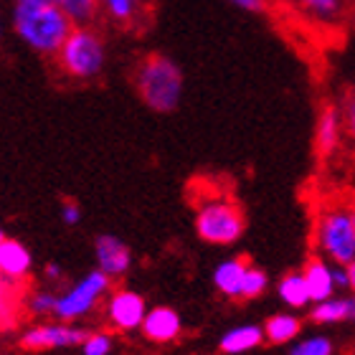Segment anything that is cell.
<instances>
[{
	"instance_id": "cell-1",
	"label": "cell",
	"mask_w": 355,
	"mask_h": 355,
	"mask_svg": "<svg viewBox=\"0 0 355 355\" xmlns=\"http://www.w3.org/2000/svg\"><path fill=\"white\" fill-rule=\"evenodd\" d=\"M71 28V21L53 3H15L13 8L15 36L41 56L53 59Z\"/></svg>"
},
{
	"instance_id": "cell-2",
	"label": "cell",
	"mask_w": 355,
	"mask_h": 355,
	"mask_svg": "<svg viewBox=\"0 0 355 355\" xmlns=\"http://www.w3.org/2000/svg\"><path fill=\"white\" fill-rule=\"evenodd\" d=\"M135 87L145 107L168 114L178 110L180 96H183V71L171 56L150 53L135 71Z\"/></svg>"
},
{
	"instance_id": "cell-3",
	"label": "cell",
	"mask_w": 355,
	"mask_h": 355,
	"mask_svg": "<svg viewBox=\"0 0 355 355\" xmlns=\"http://www.w3.org/2000/svg\"><path fill=\"white\" fill-rule=\"evenodd\" d=\"M53 59H56L61 71L71 79H79V82L96 79L102 74L104 61H107L102 33L94 26H74Z\"/></svg>"
},
{
	"instance_id": "cell-4",
	"label": "cell",
	"mask_w": 355,
	"mask_h": 355,
	"mask_svg": "<svg viewBox=\"0 0 355 355\" xmlns=\"http://www.w3.org/2000/svg\"><path fill=\"white\" fill-rule=\"evenodd\" d=\"M318 244L333 264H355V218L353 206L335 203L320 214Z\"/></svg>"
},
{
	"instance_id": "cell-5",
	"label": "cell",
	"mask_w": 355,
	"mask_h": 355,
	"mask_svg": "<svg viewBox=\"0 0 355 355\" xmlns=\"http://www.w3.org/2000/svg\"><path fill=\"white\" fill-rule=\"evenodd\" d=\"M246 221L241 208L229 198L206 200L196 214V231L200 241L214 246H231L244 236Z\"/></svg>"
},
{
	"instance_id": "cell-6",
	"label": "cell",
	"mask_w": 355,
	"mask_h": 355,
	"mask_svg": "<svg viewBox=\"0 0 355 355\" xmlns=\"http://www.w3.org/2000/svg\"><path fill=\"white\" fill-rule=\"evenodd\" d=\"M112 279L99 269H92L82 279L71 284L64 292H56V302H53V318L59 322H74L96 310V304L110 295Z\"/></svg>"
},
{
	"instance_id": "cell-7",
	"label": "cell",
	"mask_w": 355,
	"mask_h": 355,
	"mask_svg": "<svg viewBox=\"0 0 355 355\" xmlns=\"http://www.w3.org/2000/svg\"><path fill=\"white\" fill-rule=\"evenodd\" d=\"M89 330L74 322H46L33 325L21 335V348L26 350H61L79 348L87 340Z\"/></svg>"
},
{
	"instance_id": "cell-8",
	"label": "cell",
	"mask_w": 355,
	"mask_h": 355,
	"mask_svg": "<svg viewBox=\"0 0 355 355\" xmlns=\"http://www.w3.org/2000/svg\"><path fill=\"white\" fill-rule=\"evenodd\" d=\"M148 312V302L140 292L132 289H117L110 295L107 302V318L114 330H140V322Z\"/></svg>"
},
{
	"instance_id": "cell-9",
	"label": "cell",
	"mask_w": 355,
	"mask_h": 355,
	"mask_svg": "<svg viewBox=\"0 0 355 355\" xmlns=\"http://www.w3.org/2000/svg\"><path fill=\"white\" fill-rule=\"evenodd\" d=\"M94 257L96 269L107 274L110 279H119L132 269V249L112 234H99L94 239Z\"/></svg>"
},
{
	"instance_id": "cell-10",
	"label": "cell",
	"mask_w": 355,
	"mask_h": 355,
	"mask_svg": "<svg viewBox=\"0 0 355 355\" xmlns=\"http://www.w3.org/2000/svg\"><path fill=\"white\" fill-rule=\"evenodd\" d=\"M140 330L153 343H171L180 335L183 322H180V315L173 307H153V310L145 312Z\"/></svg>"
},
{
	"instance_id": "cell-11",
	"label": "cell",
	"mask_w": 355,
	"mask_h": 355,
	"mask_svg": "<svg viewBox=\"0 0 355 355\" xmlns=\"http://www.w3.org/2000/svg\"><path fill=\"white\" fill-rule=\"evenodd\" d=\"M31 266H33V257H31L28 246L15 241V239H6L0 244V279L3 282H21L23 277H28Z\"/></svg>"
},
{
	"instance_id": "cell-12",
	"label": "cell",
	"mask_w": 355,
	"mask_h": 355,
	"mask_svg": "<svg viewBox=\"0 0 355 355\" xmlns=\"http://www.w3.org/2000/svg\"><path fill=\"white\" fill-rule=\"evenodd\" d=\"M246 269H249V261H246L244 257H234V259L221 261L214 272L216 289H218L223 297H229V300L241 297V282H244Z\"/></svg>"
},
{
	"instance_id": "cell-13",
	"label": "cell",
	"mask_w": 355,
	"mask_h": 355,
	"mask_svg": "<svg viewBox=\"0 0 355 355\" xmlns=\"http://www.w3.org/2000/svg\"><path fill=\"white\" fill-rule=\"evenodd\" d=\"M261 343H264V330L259 325H236L221 335L218 348L226 355H241L259 348Z\"/></svg>"
},
{
	"instance_id": "cell-14",
	"label": "cell",
	"mask_w": 355,
	"mask_h": 355,
	"mask_svg": "<svg viewBox=\"0 0 355 355\" xmlns=\"http://www.w3.org/2000/svg\"><path fill=\"white\" fill-rule=\"evenodd\" d=\"M302 279H304V287H307L310 302H322V300L335 297V284H333V277H330V266L322 259H312L310 264L304 266Z\"/></svg>"
},
{
	"instance_id": "cell-15",
	"label": "cell",
	"mask_w": 355,
	"mask_h": 355,
	"mask_svg": "<svg viewBox=\"0 0 355 355\" xmlns=\"http://www.w3.org/2000/svg\"><path fill=\"white\" fill-rule=\"evenodd\" d=\"M340 110L338 107H325L318 119V132H315V145L322 157L333 155L340 145Z\"/></svg>"
},
{
	"instance_id": "cell-16",
	"label": "cell",
	"mask_w": 355,
	"mask_h": 355,
	"mask_svg": "<svg viewBox=\"0 0 355 355\" xmlns=\"http://www.w3.org/2000/svg\"><path fill=\"white\" fill-rule=\"evenodd\" d=\"M355 315V300L353 297H330L322 302H315L310 318L320 325H338V322H348Z\"/></svg>"
},
{
	"instance_id": "cell-17",
	"label": "cell",
	"mask_w": 355,
	"mask_h": 355,
	"mask_svg": "<svg viewBox=\"0 0 355 355\" xmlns=\"http://www.w3.org/2000/svg\"><path fill=\"white\" fill-rule=\"evenodd\" d=\"M261 330H264V340L274 343V345H284V343L295 340L297 335H300L302 320L292 315V312H279V315L266 320V325Z\"/></svg>"
},
{
	"instance_id": "cell-18",
	"label": "cell",
	"mask_w": 355,
	"mask_h": 355,
	"mask_svg": "<svg viewBox=\"0 0 355 355\" xmlns=\"http://www.w3.org/2000/svg\"><path fill=\"white\" fill-rule=\"evenodd\" d=\"M279 300L292 310H300V307H307L310 304V297H307V287H304L302 272H289L282 277L279 287Z\"/></svg>"
},
{
	"instance_id": "cell-19",
	"label": "cell",
	"mask_w": 355,
	"mask_h": 355,
	"mask_svg": "<svg viewBox=\"0 0 355 355\" xmlns=\"http://www.w3.org/2000/svg\"><path fill=\"white\" fill-rule=\"evenodd\" d=\"M53 6L67 15L71 26H92L99 15V3L96 0H53Z\"/></svg>"
},
{
	"instance_id": "cell-20",
	"label": "cell",
	"mask_w": 355,
	"mask_h": 355,
	"mask_svg": "<svg viewBox=\"0 0 355 355\" xmlns=\"http://www.w3.org/2000/svg\"><path fill=\"white\" fill-rule=\"evenodd\" d=\"M96 3H99V10H104L119 26H132L145 10V6L137 0H96Z\"/></svg>"
},
{
	"instance_id": "cell-21",
	"label": "cell",
	"mask_w": 355,
	"mask_h": 355,
	"mask_svg": "<svg viewBox=\"0 0 355 355\" xmlns=\"http://www.w3.org/2000/svg\"><path fill=\"white\" fill-rule=\"evenodd\" d=\"M297 3L302 6L304 13H310L322 23L340 21L345 13V0H297Z\"/></svg>"
},
{
	"instance_id": "cell-22",
	"label": "cell",
	"mask_w": 355,
	"mask_h": 355,
	"mask_svg": "<svg viewBox=\"0 0 355 355\" xmlns=\"http://www.w3.org/2000/svg\"><path fill=\"white\" fill-rule=\"evenodd\" d=\"M266 284H269V277H266L264 269L249 264L244 282H241V297L244 300H257V297H261L266 292Z\"/></svg>"
},
{
	"instance_id": "cell-23",
	"label": "cell",
	"mask_w": 355,
	"mask_h": 355,
	"mask_svg": "<svg viewBox=\"0 0 355 355\" xmlns=\"http://www.w3.org/2000/svg\"><path fill=\"white\" fill-rule=\"evenodd\" d=\"M289 355H335V345L325 335H312L289 348Z\"/></svg>"
},
{
	"instance_id": "cell-24",
	"label": "cell",
	"mask_w": 355,
	"mask_h": 355,
	"mask_svg": "<svg viewBox=\"0 0 355 355\" xmlns=\"http://www.w3.org/2000/svg\"><path fill=\"white\" fill-rule=\"evenodd\" d=\"M53 302H56V292L53 289H36L31 292L26 304H28V312L33 318H46L53 312Z\"/></svg>"
},
{
	"instance_id": "cell-25",
	"label": "cell",
	"mask_w": 355,
	"mask_h": 355,
	"mask_svg": "<svg viewBox=\"0 0 355 355\" xmlns=\"http://www.w3.org/2000/svg\"><path fill=\"white\" fill-rule=\"evenodd\" d=\"M79 348H82V355H110L114 350V338H112V333H104V330L89 333L87 340Z\"/></svg>"
},
{
	"instance_id": "cell-26",
	"label": "cell",
	"mask_w": 355,
	"mask_h": 355,
	"mask_svg": "<svg viewBox=\"0 0 355 355\" xmlns=\"http://www.w3.org/2000/svg\"><path fill=\"white\" fill-rule=\"evenodd\" d=\"M330 277H333L335 289H353V284H355V264H348V266L333 264V266H330Z\"/></svg>"
},
{
	"instance_id": "cell-27",
	"label": "cell",
	"mask_w": 355,
	"mask_h": 355,
	"mask_svg": "<svg viewBox=\"0 0 355 355\" xmlns=\"http://www.w3.org/2000/svg\"><path fill=\"white\" fill-rule=\"evenodd\" d=\"M59 216L61 221L67 223V226H79V221H82V208H79V203L76 200H64L59 208Z\"/></svg>"
},
{
	"instance_id": "cell-28",
	"label": "cell",
	"mask_w": 355,
	"mask_h": 355,
	"mask_svg": "<svg viewBox=\"0 0 355 355\" xmlns=\"http://www.w3.org/2000/svg\"><path fill=\"white\" fill-rule=\"evenodd\" d=\"M229 3L241 8V10H249V13H264L266 10V0H229Z\"/></svg>"
},
{
	"instance_id": "cell-29",
	"label": "cell",
	"mask_w": 355,
	"mask_h": 355,
	"mask_svg": "<svg viewBox=\"0 0 355 355\" xmlns=\"http://www.w3.org/2000/svg\"><path fill=\"white\" fill-rule=\"evenodd\" d=\"M6 312L10 315V292H8L6 282L0 279V320L6 318Z\"/></svg>"
},
{
	"instance_id": "cell-30",
	"label": "cell",
	"mask_w": 355,
	"mask_h": 355,
	"mask_svg": "<svg viewBox=\"0 0 355 355\" xmlns=\"http://www.w3.org/2000/svg\"><path fill=\"white\" fill-rule=\"evenodd\" d=\"M67 277V272H64V266L56 264V261H51V264H46V279L51 282H61Z\"/></svg>"
},
{
	"instance_id": "cell-31",
	"label": "cell",
	"mask_w": 355,
	"mask_h": 355,
	"mask_svg": "<svg viewBox=\"0 0 355 355\" xmlns=\"http://www.w3.org/2000/svg\"><path fill=\"white\" fill-rule=\"evenodd\" d=\"M15 3H53V0H15Z\"/></svg>"
},
{
	"instance_id": "cell-32",
	"label": "cell",
	"mask_w": 355,
	"mask_h": 355,
	"mask_svg": "<svg viewBox=\"0 0 355 355\" xmlns=\"http://www.w3.org/2000/svg\"><path fill=\"white\" fill-rule=\"evenodd\" d=\"M6 239H8V236H6V231L0 229V244H3V241H6Z\"/></svg>"
},
{
	"instance_id": "cell-33",
	"label": "cell",
	"mask_w": 355,
	"mask_h": 355,
	"mask_svg": "<svg viewBox=\"0 0 355 355\" xmlns=\"http://www.w3.org/2000/svg\"><path fill=\"white\" fill-rule=\"evenodd\" d=\"M0 36H3V26H0Z\"/></svg>"
}]
</instances>
